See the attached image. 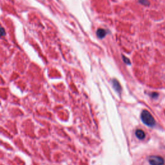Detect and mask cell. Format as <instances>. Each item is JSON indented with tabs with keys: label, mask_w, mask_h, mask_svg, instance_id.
<instances>
[{
	"label": "cell",
	"mask_w": 165,
	"mask_h": 165,
	"mask_svg": "<svg viewBox=\"0 0 165 165\" xmlns=\"http://www.w3.org/2000/svg\"><path fill=\"white\" fill-rule=\"evenodd\" d=\"M139 1L141 3L143 4V5H147V4H148V1H147L146 0H139Z\"/></svg>",
	"instance_id": "7"
},
{
	"label": "cell",
	"mask_w": 165,
	"mask_h": 165,
	"mask_svg": "<svg viewBox=\"0 0 165 165\" xmlns=\"http://www.w3.org/2000/svg\"><path fill=\"white\" fill-rule=\"evenodd\" d=\"M148 161L151 165H163L165 161L159 156H151L148 159Z\"/></svg>",
	"instance_id": "2"
},
{
	"label": "cell",
	"mask_w": 165,
	"mask_h": 165,
	"mask_svg": "<svg viewBox=\"0 0 165 165\" xmlns=\"http://www.w3.org/2000/svg\"><path fill=\"white\" fill-rule=\"evenodd\" d=\"M112 83H113V88H115V90H116L117 92H120V91H121V86H120L119 82H118L117 80L114 79V80H113V81H112Z\"/></svg>",
	"instance_id": "4"
},
{
	"label": "cell",
	"mask_w": 165,
	"mask_h": 165,
	"mask_svg": "<svg viewBox=\"0 0 165 165\" xmlns=\"http://www.w3.org/2000/svg\"><path fill=\"white\" fill-rule=\"evenodd\" d=\"M135 135L138 139H142L144 138L145 137V133L144 132V131L141 130V129H138L135 131Z\"/></svg>",
	"instance_id": "3"
},
{
	"label": "cell",
	"mask_w": 165,
	"mask_h": 165,
	"mask_svg": "<svg viewBox=\"0 0 165 165\" xmlns=\"http://www.w3.org/2000/svg\"><path fill=\"white\" fill-rule=\"evenodd\" d=\"M106 32L105 30L103 29H99L98 30L97 35L99 38H103L104 37L106 36Z\"/></svg>",
	"instance_id": "5"
},
{
	"label": "cell",
	"mask_w": 165,
	"mask_h": 165,
	"mask_svg": "<svg viewBox=\"0 0 165 165\" xmlns=\"http://www.w3.org/2000/svg\"><path fill=\"white\" fill-rule=\"evenodd\" d=\"M123 59H124V61H125V63H128V64L130 63V61L128 60V59H127V58H126L125 57H124V56H123Z\"/></svg>",
	"instance_id": "8"
},
{
	"label": "cell",
	"mask_w": 165,
	"mask_h": 165,
	"mask_svg": "<svg viewBox=\"0 0 165 165\" xmlns=\"http://www.w3.org/2000/svg\"><path fill=\"white\" fill-rule=\"evenodd\" d=\"M5 34V32L4 29L2 27H0V36H3Z\"/></svg>",
	"instance_id": "6"
},
{
	"label": "cell",
	"mask_w": 165,
	"mask_h": 165,
	"mask_svg": "<svg viewBox=\"0 0 165 165\" xmlns=\"http://www.w3.org/2000/svg\"><path fill=\"white\" fill-rule=\"evenodd\" d=\"M141 119L142 122L149 127H154L156 124V121L151 113L147 110L142 111L141 113Z\"/></svg>",
	"instance_id": "1"
}]
</instances>
